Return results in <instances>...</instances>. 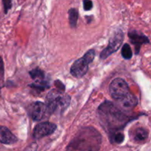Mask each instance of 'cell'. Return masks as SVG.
Returning a JSON list of instances; mask_svg holds the SVG:
<instances>
[{"label":"cell","instance_id":"cell-1","mask_svg":"<svg viewBox=\"0 0 151 151\" xmlns=\"http://www.w3.org/2000/svg\"><path fill=\"white\" fill-rule=\"evenodd\" d=\"M97 114L100 123L111 137L118 132H122V130L131 120L130 116L114 103L109 101H105L100 105Z\"/></svg>","mask_w":151,"mask_h":151},{"label":"cell","instance_id":"cell-2","mask_svg":"<svg viewBox=\"0 0 151 151\" xmlns=\"http://www.w3.org/2000/svg\"><path fill=\"white\" fill-rule=\"evenodd\" d=\"M101 136L94 128H84L79 131L69 144V151H98Z\"/></svg>","mask_w":151,"mask_h":151},{"label":"cell","instance_id":"cell-3","mask_svg":"<svg viewBox=\"0 0 151 151\" xmlns=\"http://www.w3.org/2000/svg\"><path fill=\"white\" fill-rule=\"evenodd\" d=\"M70 103V97L64 94V91L53 89L48 93L46 99L45 105L47 106L49 115L52 114L62 113Z\"/></svg>","mask_w":151,"mask_h":151},{"label":"cell","instance_id":"cell-4","mask_svg":"<svg viewBox=\"0 0 151 151\" xmlns=\"http://www.w3.org/2000/svg\"><path fill=\"white\" fill-rule=\"evenodd\" d=\"M95 58V51L90 50L81 58L75 60L72 65L70 73L76 78H81L88 72V66Z\"/></svg>","mask_w":151,"mask_h":151},{"label":"cell","instance_id":"cell-5","mask_svg":"<svg viewBox=\"0 0 151 151\" xmlns=\"http://www.w3.org/2000/svg\"><path fill=\"white\" fill-rule=\"evenodd\" d=\"M124 39V34L121 29H117L114 32L111 38H110L109 44L107 47L100 53V59L104 60L107 58L109 56L113 54L114 52L117 51L122 46V41Z\"/></svg>","mask_w":151,"mask_h":151},{"label":"cell","instance_id":"cell-6","mask_svg":"<svg viewBox=\"0 0 151 151\" xmlns=\"http://www.w3.org/2000/svg\"><path fill=\"white\" fill-rule=\"evenodd\" d=\"M109 93L113 99L119 100L129 93V86L125 80L115 78L109 85Z\"/></svg>","mask_w":151,"mask_h":151},{"label":"cell","instance_id":"cell-7","mask_svg":"<svg viewBox=\"0 0 151 151\" xmlns=\"http://www.w3.org/2000/svg\"><path fill=\"white\" fill-rule=\"evenodd\" d=\"M28 114L32 120L36 122L41 120L49 115L45 103L40 101L35 102L29 106Z\"/></svg>","mask_w":151,"mask_h":151},{"label":"cell","instance_id":"cell-8","mask_svg":"<svg viewBox=\"0 0 151 151\" xmlns=\"http://www.w3.org/2000/svg\"><path fill=\"white\" fill-rule=\"evenodd\" d=\"M57 129V125L49 122H44L35 125L32 136L35 139H39L43 137L51 135Z\"/></svg>","mask_w":151,"mask_h":151},{"label":"cell","instance_id":"cell-9","mask_svg":"<svg viewBox=\"0 0 151 151\" xmlns=\"http://www.w3.org/2000/svg\"><path fill=\"white\" fill-rule=\"evenodd\" d=\"M31 78L33 80L34 82L31 84L32 88H36L39 91H42L45 88H49V83L45 79V74L40 69H34L29 72Z\"/></svg>","mask_w":151,"mask_h":151},{"label":"cell","instance_id":"cell-10","mask_svg":"<svg viewBox=\"0 0 151 151\" xmlns=\"http://www.w3.org/2000/svg\"><path fill=\"white\" fill-rule=\"evenodd\" d=\"M116 101H117V104H116V106L125 113L128 111L132 110L138 103V100L137 97L130 92L126 96L119 100H117Z\"/></svg>","mask_w":151,"mask_h":151},{"label":"cell","instance_id":"cell-11","mask_svg":"<svg viewBox=\"0 0 151 151\" xmlns=\"http://www.w3.org/2000/svg\"><path fill=\"white\" fill-rule=\"evenodd\" d=\"M128 37L131 42L135 46L136 54H138L140 51V48L142 44H148L150 42L149 38L142 32L137 30H132L128 33Z\"/></svg>","mask_w":151,"mask_h":151},{"label":"cell","instance_id":"cell-12","mask_svg":"<svg viewBox=\"0 0 151 151\" xmlns=\"http://www.w3.org/2000/svg\"><path fill=\"white\" fill-rule=\"evenodd\" d=\"M17 141V137L8 128L0 125V142L5 145H12Z\"/></svg>","mask_w":151,"mask_h":151},{"label":"cell","instance_id":"cell-13","mask_svg":"<svg viewBox=\"0 0 151 151\" xmlns=\"http://www.w3.org/2000/svg\"><path fill=\"white\" fill-rule=\"evenodd\" d=\"M133 139L135 142H142L145 141L148 137V131L145 128H137L133 131L132 134Z\"/></svg>","mask_w":151,"mask_h":151},{"label":"cell","instance_id":"cell-14","mask_svg":"<svg viewBox=\"0 0 151 151\" xmlns=\"http://www.w3.org/2000/svg\"><path fill=\"white\" fill-rule=\"evenodd\" d=\"M69 22L72 27H75L78 19V10L76 8H71L68 11Z\"/></svg>","mask_w":151,"mask_h":151},{"label":"cell","instance_id":"cell-15","mask_svg":"<svg viewBox=\"0 0 151 151\" xmlns=\"http://www.w3.org/2000/svg\"><path fill=\"white\" fill-rule=\"evenodd\" d=\"M121 54H122V56L125 60H129V59H131L132 58L133 52L129 44H125L122 46Z\"/></svg>","mask_w":151,"mask_h":151},{"label":"cell","instance_id":"cell-16","mask_svg":"<svg viewBox=\"0 0 151 151\" xmlns=\"http://www.w3.org/2000/svg\"><path fill=\"white\" fill-rule=\"evenodd\" d=\"M124 138H125V137H124V134L122 132H118L116 134H114L112 137H111L112 141L117 143V144L122 143L124 141Z\"/></svg>","mask_w":151,"mask_h":151},{"label":"cell","instance_id":"cell-17","mask_svg":"<svg viewBox=\"0 0 151 151\" xmlns=\"http://www.w3.org/2000/svg\"><path fill=\"white\" fill-rule=\"evenodd\" d=\"M4 63L2 58L0 57V90L4 86Z\"/></svg>","mask_w":151,"mask_h":151},{"label":"cell","instance_id":"cell-18","mask_svg":"<svg viewBox=\"0 0 151 151\" xmlns=\"http://www.w3.org/2000/svg\"><path fill=\"white\" fill-rule=\"evenodd\" d=\"M1 1H2L4 13H7L12 7V0H1Z\"/></svg>","mask_w":151,"mask_h":151},{"label":"cell","instance_id":"cell-19","mask_svg":"<svg viewBox=\"0 0 151 151\" xmlns=\"http://www.w3.org/2000/svg\"><path fill=\"white\" fill-rule=\"evenodd\" d=\"M83 9L86 11H88L92 9L93 3L91 0H83Z\"/></svg>","mask_w":151,"mask_h":151},{"label":"cell","instance_id":"cell-20","mask_svg":"<svg viewBox=\"0 0 151 151\" xmlns=\"http://www.w3.org/2000/svg\"><path fill=\"white\" fill-rule=\"evenodd\" d=\"M37 147H38V145H37L36 143H32L24 151H36Z\"/></svg>","mask_w":151,"mask_h":151}]
</instances>
